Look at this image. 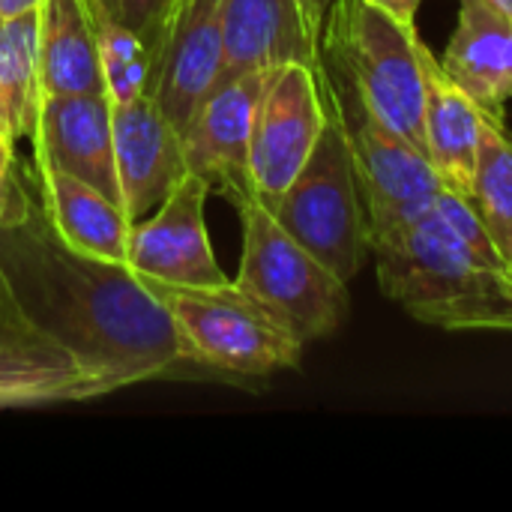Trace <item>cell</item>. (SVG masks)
Instances as JSON below:
<instances>
[{"mask_svg":"<svg viewBox=\"0 0 512 512\" xmlns=\"http://www.w3.org/2000/svg\"><path fill=\"white\" fill-rule=\"evenodd\" d=\"M0 141H3V138H0ZM3 144H6V141H3Z\"/></svg>","mask_w":512,"mask_h":512,"instance_id":"d6a6232c","label":"cell"},{"mask_svg":"<svg viewBox=\"0 0 512 512\" xmlns=\"http://www.w3.org/2000/svg\"><path fill=\"white\" fill-rule=\"evenodd\" d=\"M447 78L480 108L504 114L512 99V18L486 0H459L456 30L438 57Z\"/></svg>","mask_w":512,"mask_h":512,"instance_id":"2e32d148","label":"cell"},{"mask_svg":"<svg viewBox=\"0 0 512 512\" xmlns=\"http://www.w3.org/2000/svg\"><path fill=\"white\" fill-rule=\"evenodd\" d=\"M39 9L0 21V138L15 147L39 120Z\"/></svg>","mask_w":512,"mask_h":512,"instance_id":"ffe728a7","label":"cell"},{"mask_svg":"<svg viewBox=\"0 0 512 512\" xmlns=\"http://www.w3.org/2000/svg\"><path fill=\"white\" fill-rule=\"evenodd\" d=\"M0 21H3V15H0Z\"/></svg>","mask_w":512,"mask_h":512,"instance_id":"1f68e13d","label":"cell"},{"mask_svg":"<svg viewBox=\"0 0 512 512\" xmlns=\"http://www.w3.org/2000/svg\"><path fill=\"white\" fill-rule=\"evenodd\" d=\"M147 285L168 309L180 351L198 375L249 381L297 369L306 345L252 303L234 279L219 288Z\"/></svg>","mask_w":512,"mask_h":512,"instance_id":"5b68a950","label":"cell"},{"mask_svg":"<svg viewBox=\"0 0 512 512\" xmlns=\"http://www.w3.org/2000/svg\"><path fill=\"white\" fill-rule=\"evenodd\" d=\"M510 276H512V258H510Z\"/></svg>","mask_w":512,"mask_h":512,"instance_id":"4dcf8cb0","label":"cell"},{"mask_svg":"<svg viewBox=\"0 0 512 512\" xmlns=\"http://www.w3.org/2000/svg\"><path fill=\"white\" fill-rule=\"evenodd\" d=\"M486 108H480L462 87H456L441 60L432 54L429 60V84H426V156L435 165L438 177L447 189L468 195L474 168H477V144Z\"/></svg>","mask_w":512,"mask_h":512,"instance_id":"d6986e66","label":"cell"},{"mask_svg":"<svg viewBox=\"0 0 512 512\" xmlns=\"http://www.w3.org/2000/svg\"><path fill=\"white\" fill-rule=\"evenodd\" d=\"M12 165H15V159H12V147L0 141V171H6V168H12Z\"/></svg>","mask_w":512,"mask_h":512,"instance_id":"f1b7e54d","label":"cell"},{"mask_svg":"<svg viewBox=\"0 0 512 512\" xmlns=\"http://www.w3.org/2000/svg\"><path fill=\"white\" fill-rule=\"evenodd\" d=\"M468 201L477 207L483 225L498 243L501 255L512 258V135L504 114L486 111L477 144V168Z\"/></svg>","mask_w":512,"mask_h":512,"instance_id":"44dd1931","label":"cell"},{"mask_svg":"<svg viewBox=\"0 0 512 512\" xmlns=\"http://www.w3.org/2000/svg\"><path fill=\"white\" fill-rule=\"evenodd\" d=\"M114 162L129 222L150 216L189 174L180 129L162 114L153 93L114 105Z\"/></svg>","mask_w":512,"mask_h":512,"instance_id":"4fadbf2b","label":"cell"},{"mask_svg":"<svg viewBox=\"0 0 512 512\" xmlns=\"http://www.w3.org/2000/svg\"><path fill=\"white\" fill-rule=\"evenodd\" d=\"M270 75L273 69H258L219 81L180 132L189 174L204 177L210 189H219L234 204L255 198L249 150L255 111Z\"/></svg>","mask_w":512,"mask_h":512,"instance_id":"30bf717a","label":"cell"},{"mask_svg":"<svg viewBox=\"0 0 512 512\" xmlns=\"http://www.w3.org/2000/svg\"><path fill=\"white\" fill-rule=\"evenodd\" d=\"M489 6H495L498 12H504V15H510L512 18V0H486Z\"/></svg>","mask_w":512,"mask_h":512,"instance_id":"f546056e","label":"cell"},{"mask_svg":"<svg viewBox=\"0 0 512 512\" xmlns=\"http://www.w3.org/2000/svg\"><path fill=\"white\" fill-rule=\"evenodd\" d=\"M222 0H174L162 30L153 99L183 132L222 75Z\"/></svg>","mask_w":512,"mask_h":512,"instance_id":"7c38bea8","label":"cell"},{"mask_svg":"<svg viewBox=\"0 0 512 512\" xmlns=\"http://www.w3.org/2000/svg\"><path fill=\"white\" fill-rule=\"evenodd\" d=\"M111 120L108 93H48L39 102L33 144L36 165H54L123 207Z\"/></svg>","mask_w":512,"mask_h":512,"instance_id":"8fae6325","label":"cell"},{"mask_svg":"<svg viewBox=\"0 0 512 512\" xmlns=\"http://www.w3.org/2000/svg\"><path fill=\"white\" fill-rule=\"evenodd\" d=\"M0 285L36 333L111 393L153 378L198 375L150 285L129 264L66 246L39 195L18 222L0 228Z\"/></svg>","mask_w":512,"mask_h":512,"instance_id":"6da1fadb","label":"cell"},{"mask_svg":"<svg viewBox=\"0 0 512 512\" xmlns=\"http://www.w3.org/2000/svg\"><path fill=\"white\" fill-rule=\"evenodd\" d=\"M222 54L219 81L285 63L318 66L321 33L300 0H222Z\"/></svg>","mask_w":512,"mask_h":512,"instance_id":"9a60e30c","label":"cell"},{"mask_svg":"<svg viewBox=\"0 0 512 512\" xmlns=\"http://www.w3.org/2000/svg\"><path fill=\"white\" fill-rule=\"evenodd\" d=\"M327 120L318 66L285 63L273 69L252 126V195L270 210L306 165Z\"/></svg>","mask_w":512,"mask_h":512,"instance_id":"52a82bcc","label":"cell"},{"mask_svg":"<svg viewBox=\"0 0 512 512\" xmlns=\"http://www.w3.org/2000/svg\"><path fill=\"white\" fill-rule=\"evenodd\" d=\"M300 3H303V9H306L309 21L315 24V30L321 33V27H324V18H327V12H330L333 0H300Z\"/></svg>","mask_w":512,"mask_h":512,"instance_id":"4316f807","label":"cell"},{"mask_svg":"<svg viewBox=\"0 0 512 512\" xmlns=\"http://www.w3.org/2000/svg\"><path fill=\"white\" fill-rule=\"evenodd\" d=\"M30 201H33V189L15 171V165L6 168V171H0V228L18 222L27 213Z\"/></svg>","mask_w":512,"mask_h":512,"instance_id":"d4e9b609","label":"cell"},{"mask_svg":"<svg viewBox=\"0 0 512 512\" xmlns=\"http://www.w3.org/2000/svg\"><path fill=\"white\" fill-rule=\"evenodd\" d=\"M36 171L39 198L57 237L81 255L126 264L132 231L126 210L90 183L54 165H36Z\"/></svg>","mask_w":512,"mask_h":512,"instance_id":"e0dca14e","label":"cell"},{"mask_svg":"<svg viewBox=\"0 0 512 512\" xmlns=\"http://www.w3.org/2000/svg\"><path fill=\"white\" fill-rule=\"evenodd\" d=\"M87 3H90L93 33H96L105 93L111 105H129L138 96L153 93L159 51L132 27L117 21L99 0H87Z\"/></svg>","mask_w":512,"mask_h":512,"instance_id":"7402d4cb","label":"cell"},{"mask_svg":"<svg viewBox=\"0 0 512 512\" xmlns=\"http://www.w3.org/2000/svg\"><path fill=\"white\" fill-rule=\"evenodd\" d=\"M108 393L72 354L36 333L0 285V408L84 402Z\"/></svg>","mask_w":512,"mask_h":512,"instance_id":"5bb4252c","label":"cell"},{"mask_svg":"<svg viewBox=\"0 0 512 512\" xmlns=\"http://www.w3.org/2000/svg\"><path fill=\"white\" fill-rule=\"evenodd\" d=\"M39 3H42V0H0V15H3V18H12V15L39 9Z\"/></svg>","mask_w":512,"mask_h":512,"instance_id":"83f0119b","label":"cell"},{"mask_svg":"<svg viewBox=\"0 0 512 512\" xmlns=\"http://www.w3.org/2000/svg\"><path fill=\"white\" fill-rule=\"evenodd\" d=\"M435 213L483 258V261H489V264H495V267H510V261L501 255V249H498V243L492 240V234H489V228L483 225V219H480V213H477V207L468 201V195H462V192H453V189H441V195L435 198Z\"/></svg>","mask_w":512,"mask_h":512,"instance_id":"603a6c76","label":"cell"},{"mask_svg":"<svg viewBox=\"0 0 512 512\" xmlns=\"http://www.w3.org/2000/svg\"><path fill=\"white\" fill-rule=\"evenodd\" d=\"M348 126H351L360 195L369 219V240L426 216L444 189V180L438 177L426 150L384 129L363 111L357 120H351L348 114Z\"/></svg>","mask_w":512,"mask_h":512,"instance_id":"9c48e42d","label":"cell"},{"mask_svg":"<svg viewBox=\"0 0 512 512\" xmlns=\"http://www.w3.org/2000/svg\"><path fill=\"white\" fill-rule=\"evenodd\" d=\"M381 291L423 324L512 330L510 267L483 261L435 207L369 240Z\"/></svg>","mask_w":512,"mask_h":512,"instance_id":"7a4b0ae2","label":"cell"},{"mask_svg":"<svg viewBox=\"0 0 512 512\" xmlns=\"http://www.w3.org/2000/svg\"><path fill=\"white\" fill-rule=\"evenodd\" d=\"M378 6H384V9H390L393 15H399V18H405V21H414L417 18V9H420V3L423 0H375Z\"/></svg>","mask_w":512,"mask_h":512,"instance_id":"484cf974","label":"cell"},{"mask_svg":"<svg viewBox=\"0 0 512 512\" xmlns=\"http://www.w3.org/2000/svg\"><path fill=\"white\" fill-rule=\"evenodd\" d=\"M243 219V258L234 285L279 321L297 342H318L348 318V282L303 249L258 201L237 204Z\"/></svg>","mask_w":512,"mask_h":512,"instance_id":"8992f818","label":"cell"},{"mask_svg":"<svg viewBox=\"0 0 512 512\" xmlns=\"http://www.w3.org/2000/svg\"><path fill=\"white\" fill-rule=\"evenodd\" d=\"M321 60L339 81H348L366 117L426 150L432 51L414 21L375 0H333L321 27Z\"/></svg>","mask_w":512,"mask_h":512,"instance_id":"3957f363","label":"cell"},{"mask_svg":"<svg viewBox=\"0 0 512 512\" xmlns=\"http://www.w3.org/2000/svg\"><path fill=\"white\" fill-rule=\"evenodd\" d=\"M39 87L48 93H105L87 0L39 3Z\"/></svg>","mask_w":512,"mask_h":512,"instance_id":"ac0fdd59","label":"cell"},{"mask_svg":"<svg viewBox=\"0 0 512 512\" xmlns=\"http://www.w3.org/2000/svg\"><path fill=\"white\" fill-rule=\"evenodd\" d=\"M210 183L186 174L153 216L132 222L126 264L147 282L174 288H219L231 279L222 273L204 222Z\"/></svg>","mask_w":512,"mask_h":512,"instance_id":"ba28073f","label":"cell"},{"mask_svg":"<svg viewBox=\"0 0 512 512\" xmlns=\"http://www.w3.org/2000/svg\"><path fill=\"white\" fill-rule=\"evenodd\" d=\"M117 21L132 27L138 36H144L156 51L162 48V30L165 18L174 0H99Z\"/></svg>","mask_w":512,"mask_h":512,"instance_id":"cb8c5ba5","label":"cell"},{"mask_svg":"<svg viewBox=\"0 0 512 512\" xmlns=\"http://www.w3.org/2000/svg\"><path fill=\"white\" fill-rule=\"evenodd\" d=\"M318 81L327 105L324 129L306 165L270 213L324 267L342 282H351L369 255V219L357 180L345 96L324 60L318 63Z\"/></svg>","mask_w":512,"mask_h":512,"instance_id":"277c9868","label":"cell"}]
</instances>
